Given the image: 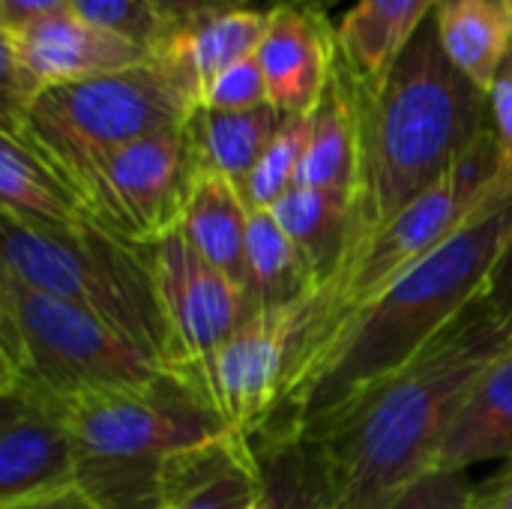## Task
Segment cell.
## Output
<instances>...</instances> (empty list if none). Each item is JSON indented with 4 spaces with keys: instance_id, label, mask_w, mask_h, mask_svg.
<instances>
[{
    "instance_id": "2",
    "label": "cell",
    "mask_w": 512,
    "mask_h": 509,
    "mask_svg": "<svg viewBox=\"0 0 512 509\" xmlns=\"http://www.w3.org/2000/svg\"><path fill=\"white\" fill-rule=\"evenodd\" d=\"M512 342V315L483 291L402 369L360 393L300 444L336 509H387L435 471L444 435L483 369Z\"/></svg>"
},
{
    "instance_id": "12",
    "label": "cell",
    "mask_w": 512,
    "mask_h": 509,
    "mask_svg": "<svg viewBox=\"0 0 512 509\" xmlns=\"http://www.w3.org/2000/svg\"><path fill=\"white\" fill-rule=\"evenodd\" d=\"M78 444L66 411L24 393H0V507L75 486Z\"/></svg>"
},
{
    "instance_id": "30",
    "label": "cell",
    "mask_w": 512,
    "mask_h": 509,
    "mask_svg": "<svg viewBox=\"0 0 512 509\" xmlns=\"http://www.w3.org/2000/svg\"><path fill=\"white\" fill-rule=\"evenodd\" d=\"M270 102L264 72L255 57L222 72L204 93L201 105L213 111H252Z\"/></svg>"
},
{
    "instance_id": "1",
    "label": "cell",
    "mask_w": 512,
    "mask_h": 509,
    "mask_svg": "<svg viewBox=\"0 0 512 509\" xmlns=\"http://www.w3.org/2000/svg\"><path fill=\"white\" fill-rule=\"evenodd\" d=\"M512 237V192L474 213L441 249L354 309L288 375L252 456L300 444L360 393L402 369L474 303Z\"/></svg>"
},
{
    "instance_id": "29",
    "label": "cell",
    "mask_w": 512,
    "mask_h": 509,
    "mask_svg": "<svg viewBox=\"0 0 512 509\" xmlns=\"http://www.w3.org/2000/svg\"><path fill=\"white\" fill-rule=\"evenodd\" d=\"M477 489L468 480V471H429L411 483L387 509H471Z\"/></svg>"
},
{
    "instance_id": "24",
    "label": "cell",
    "mask_w": 512,
    "mask_h": 509,
    "mask_svg": "<svg viewBox=\"0 0 512 509\" xmlns=\"http://www.w3.org/2000/svg\"><path fill=\"white\" fill-rule=\"evenodd\" d=\"M321 291L306 258L294 240L282 231L270 210H252L249 216V270L246 297L252 312L282 309L309 300Z\"/></svg>"
},
{
    "instance_id": "39",
    "label": "cell",
    "mask_w": 512,
    "mask_h": 509,
    "mask_svg": "<svg viewBox=\"0 0 512 509\" xmlns=\"http://www.w3.org/2000/svg\"><path fill=\"white\" fill-rule=\"evenodd\" d=\"M504 3V9H507V15H510V21H512V0H501Z\"/></svg>"
},
{
    "instance_id": "22",
    "label": "cell",
    "mask_w": 512,
    "mask_h": 509,
    "mask_svg": "<svg viewBox=\"0 0 512 509\" xmlns=\"http://www.w3.org/2000/svg\"><path fill=\"white\" fill-rule=\"evenodd\" d=\"M270 213L306 258L315 282L327 288L345 261L351 231V195L294 186L270 207Z\"/></svg>"
},
{
    "instance_id": "20",
    "label": "cell",
    "mask_w": 512,
    "mask_h": 509,
    "mask_svg": "<svg viewBox=\"0 0 512 509\" xmlns=\"http://www.w3.org/2000/svg\"><path fill=\"white\" fill-rule=\"evenodd\" d=\"M357 180V120L345 72L336 60L333 78L309 114V138L297 171V186L354 195Z\"/></svg>"
},
{
    "instance_id": "17",
    "label": "cell",
    "mask_w": 512,
    "mask_h": 509,
    "mask_svg": "<svg viewBox=\"0 0 512 509\" xmlns=\"http://www.w3.org/2000/svg\"><path fill=\"white\" fill-rule=\"evenodd\" d=\"M249 204L234 180L201 171L180 216V231L192 249L246 291L249 270Z\"/></svg>"
},
{
    "instance_id": "33",
    "label": "cell",
    "mask_w": 512,
    "mask_h": 509,
    "mask_svg": "<svg viewBox=\"0 0 512 509\" xmlns=\"http://www.w3.org/2000/svg\"><path fill=\"white\" fill-rule=\"evenodd\" d=\"M150 6L171 36V33H177L189 24H198L204 18L225 15L234 9H246L249 0H150Z\"/></svg>"
},
{
    "instance_id": "37",
    "label": "cell",
    "mask_w": 512,
    "mask_h": 509,
    "mask_svg": "<svg viewBox=\"0 0 512 509\" xmlns=\"http://www.w3.org/2000/svg\"><path fill=\"white\" fill-rule=\"evenodd\" d=\"M471 509H512V462L510 468L495 480L492 489L477 492L474 507Z\"/></svg>"
},
{
    "instance_id": "11",
    "label": "cell",
    "mask_w": 512,
    "mask_h": 509,
    "mask_svg": "<svg viewBox=\"0 0 512 509\" xmlns=\"http://www.w3.org/2000/svg\"><path fill=\"white\" fill-rule=\"evenodd\" d=\"M144 249L174 348L168 372L195 381V375L252 315L249 297L222 270L204 261L180 228L144 243Z\"/></svg>"
},
{
    "instance_id": "27",
    "label": "cell",
    "mask_w": 512,
    "mask_h": 509,
    "mask_svg": "<svg viewBox=\"0 0 512 509\" xmlns=\"http://www.w3.org/2000/svg\"><path fill=\"white\" fill-rule=\"evenodd\" d=\"M306 138H309V117H288L279 135L255 162L252 174L240 186L249 210H270L285 192L297 186Z\"/></svg>"
},
{
    "instance_id": "14",
    "label": "cell",
    "mask_w": 512,
    "mask_h": 509,
    "mask_svg": "<svg viewBox=\"0 0 512 509\" xmlns=\"http://www.w3.org/2000/svg\"><path fill=\"white\" fill-rule=\"evenodd\" d=\"M255 60L264 72L270 105L288 117H309L321 102L336 60V27L324 12L267 9V27Z\"/></svg>"
},
{
    "instance_id": "25",
    "label": "cell",
    "mask_w": 512,
    "mask_h": 509,
    "mask_svg": "<svg viewBox=\"0 0 512 509\" xmlns=\"http://www.w3.org/2000/svg\"><path fill=\"white\" fill-rule=\"evenodd\" d=\"M165 459H114L78 450L75 486L99 509H168Z\"/></svg>"
},
{
    "instance_id": "5",
    "label": "cell",
    "mask_w": 512,
    "mask_h": 509,
    "mask_svg": "<svg viewBox=\"0 0 512 509\" xmlns=\"http://www.w3.org/2000/svg\"><path fill=\"white\" fill-rule=\"evenodd\" d=\"M141 348L93 312L0 270V393L66 405L162 375Z\"/></svg>"
},
{
    "instance_id": "18",
    "label": "cell",
    "mask_w": 512,
    "mask_h": 509,
    "mask_svg": "<svg viewBox=\"0 0 512 509\" xmlns=\"http://www.w3.org/2000/svg\"><path fill=\"white\" fill-rule=\"evenodd\" d=\"M441 0H357L336 27L339 63L354 81L381 78Z\"/></svg>"
},
{
    "instance_id": "19",
    "label": "cell",
    "mask_w": 512,
    "mask_h": 509,
    "mask_svg": "<svg viewBox=\"0 0 512 509\" xmlns=\"http://www.w3.org/2000/svg\"><path fill=\"white\" fill-rule=\"evenodd\" d=\"M0 213L42 228H75L90 222L78 192L9 132H0Z\"/></svg>"
},
{
    "instance_id": "16",
    "label": "cell",
    "mask_w": 512,
    "mask_h": 509,
    "mask_svg": "<svg viewBox=\"0 0 512 509\" xmlns=\"http://www.w3.org/2000/svg\"><path fill=\"white\" fill-rule=\"evenodd\" d=\"M264 27L267 9H234L171 33L156 57L177 75L195 105H201L207 87L222 72L255 57Z\"/></svg>"
},
{
    "instance_id": "4",
    "label": "cell",
    "mask_w": 512,
    "mask_h": 509,
    "mask_svg": "<svg viewBox=\"0 0 512 509\" xmlns=\"http://www.w3.org/2000/svg\"><path fill=\"white\" fill-rule=\"evenodd\" d=\"M0 255V270L93 312L159 369H171V333L144 246L114 237L93 219L75 228H42L0 213Z\"/></svg>"
},
{
    "instance_id": "36",
    "label": "cell",
    "mask_w": 512,
    "mask_h": 509,
    "mask_svg": "<svg viewBox=\"0 0 512 509\" xmlns=\"http://www.w3.org/2000/svg\"><path fill=\"white\" fill-rule=\"evenodd\" d=\"M0 509H99L78 486L66 489V492H57V495H45V498H33V501H21V504H12V507Z\"/></svg>"
},
{
    "instance_id": "28",
    "label": "cell",
    "mask_w": 512,
    "mask_h": 509,
    "mask_svg": "<svg viewBox=\"0 0 512 509\" xmlns=\"http://www.w3.org/2000/svg\"><path fill=\"white\" fill-rule=\"evenodd\" d=\"M72 12L153 54H159L168 42V30L162 27L150 0H72Z\"/></svg>"
},
{
    "instance_id": "9",
    "label": "cell",
    "mask_w": 512,
    "mask_h": 509,
    "mask_svg": "<svg viewBox=\"0 0 512 509\" xmlns=\"http://www.w3.org/2000/svg\"><path fill=\"white\" fill-rule=\"evenodd\" d=\"M198 177L201 162L183 123L111 153L75 183V192L99 228L144 246L180 225Z\"/></svg>"
},
{
    "instance_id": "38",
    "label": "cell",
    "mask_w": 512,
    "mask_h": 509,
    "mask_svg": "<svg viewBox=\"0 0 512 509\" xmlns=\"http://www.w3.org/2000/svg\"><path fill=\"white\" fill-rule=\"evenodd\" d=\"M264 3H267V9L288 6V9H306V12H324L327 15V9H333L342 0H264Z\"/></svg>"
},
{
    "instance_id": "34",
    "label": "cell",
    "mask_w": 512,
    "mask_h": 509,
    "mask_svg": "<svg viewBox=\"0 0 512 509\" xmlns=\"http://www.w3.org/2000/svg\"><path fill=\"white\" fill-rule=\"evenodd\" d=\"M72 9V0H0V30H24Z\"/></svg>"
},
{
    "instance_id": "3",
    "label": "cell",
    "mask_w": 512,
    "mask_h": 509,
    "mask_svg": "<svg viewBox=\"0 0 512 509\" xmlns=\"http://www.w3.org/2000/svg\"><path fill=\"white\" fill-rule=\"evenodd\" d=\"M345 81L357 120V180L339 273L492 126L489 93L447 57L435 15L381 78L354 81L345 72Z\"/></svg>"
},
{
    "instance_id": "21",
    "label": "cell",
    "mask_w": 512,
    "mask_h": 509,
    "mask_svg": "<svg viewBox=\"0 0 512 509\" xmlns=\"http://www.w3.org/2000/svg\"><path fill=\"white\" fill-rule=\"evenodd\" d=\"M285 120L288 114L270 102L252 111H213L198 105L186 120V132L192 138L201 171H216L243 186Z\"/></svg>"
},
{
    "instance_id": "10",
    "label": "cell",
    "mask_w": 512,
    "mask_h": 509,
    "mask_svg": "<svg viewBox=\"0 0 512 509\" xmlns=\"http://www.w3.org/2000/svg\"><path fill=\"white\" fill-rule=\"evenodd\" d=\"M315 297L282 309L252 312L195 381H186L210 399L231 435L249 450L285 390Z\"/></svg>"
},
{
    "instance_id": "32",
    "label": "cell",
    "mask_w": 512,
    "mask_h": 509,
    "mask_svg": "<svg viewBox=\"0 0 512 509\" xmlns=\"http://www.w3.org/2000/svg\"><path fill=\"white\" fill-rule=\"evenodd\" d=\"M489 117L501 150V168L512 180V51L489 87Z\"/></svg>"
},
{
    "instance_id": "6",
    "label": "cell",
    "mask_w": 512,
    "mask_h": 509,
    "mask_svg": "<svg viewBox=\"0 0 512 509\" xmlns=\"http://www.w3.org/2000/svg\"><path fill=\"white\" fill-rule=\"evenodd\" d=\"M195 108L177 75L156 57L123 72L45 87L18 123L0 132L21 138L75 189L102 159L183 126Z\"/></svg>"
},
{
    "instance_id": "8",
    "label": "cell",
    "mask_w": 512,
    "mask_h": 509,
    "mask_svg": "<svg viewBox=\"0 0 512 509\" xmlns=\"http://www.w3.org/2000/svg\"><path fill=\"white\" fill-rule=\"evenodd\" d=\"M63 411L81 453L114 459H171L231 438L210 399L171 372L138 387L72 399Z\"/></svg>"
},
{
    "instance_id": "26",
    "label": "cell",
    "mask_w": 512,
    "mask_h": 509,
    "mask_svg": "<svg viewBox=\"0 0 512 509\" xmlns=\"http://www.w3.org/2000/svg\"><path fill=\"white\" fill-rule=\"evenodd\" d=\"M258 504L255 509H336L324 471L306 444H291L255 456Z\"/></svg>"
},
{
    "instance_id": "13",
    "label": "cell",
    "mask_w": 512,
    "mask_h": 509,
    "mask_svg": "<svg viewBox=\"0 0 512 509\" xmlns=\"http://www.w3.org/2000/svg\"><path fill=\"white\" fill-rule=\"evenodd\" d=\"M0 39L12 45L18 63L27 69L39 90L123 72L156 60L153 51L90 24L72 9L36 21L24 30H0Z\"/></svg>"
},
{
    "instance_id": "7",
    "label": "cell",
    "mask_w": 512,
    "mask_h": 509,
    "mask_svg": "<svg viewBox=\"0 0 512 509\" xmlns=\"http://www.w3.org/2000/svg\"><path fill=\"white\" fill-rule=\"evenodd\" d=\"M504 192H512V180L501 168V150L489 126L441 183L408 204L327 288L318 291L294 366L309 351H315L339 327L342 318L423 264L474 213H480Z\"/></svg>"
},
{
    "instance_id": "23",
    "label": "cell",
    "mask_w": 512,
    "mask_h": 509,
    "mask_svg": "<svg viewBox=\"0 0 512 509\" xmlns=\"http://www.w3.org/2000/svg\"><path fill=\"white\" fill-rule=\"evenodd\" d=\"M435 27L447 57L489 93L512 51V21L501 0H441Z\"/></svg>"
},
{
    "instance_id": "31",
    "label": "cell",
    "mask_w": 512,
    "mask_h": 509,
    "mask_svg": "<svg viewBox=\"0 0 512 509\" xmlns=\"http://www.w3.org/2000/svg\"><path fill=\"white\" fill-rule=\"evenodd\" d=\"M258 504V465L240 462L222 474L210 489L192 495L174 509H255Z\"/></svg>"
},
{
    "instance_id": "15",
    "label": "cell",
    "mask_w": 512,
    "mask_h": 509,
    "mask_svg": "<svg viewBox=\"0 0 512 509\" xmlns=\"http://www.w3.org/2000/svg\"><path fill=\"white\" fill-rule=\"evenodd\" d=\"M492 459L512 462V342L465 393L435 468L468 471Z\"/></svg>"
},
{
    "instance_id": "35",
    "label": "cell",
    "mask_w": 512,
    "mask_h": 509,
    "mask_svg": "<svg viewBox=\"0 0 512 509\" xmlns=\"http://www.w3.org/2000/svg\"><path fill=\"white\" fill-rule=\"evenodd\" d=\"M486 294H489V300L498 309H504V312L512 315V237L510 243L504 246V252H501V258H498V264L492 270V276H489Z\"/></svg>"
}]
</instances>
